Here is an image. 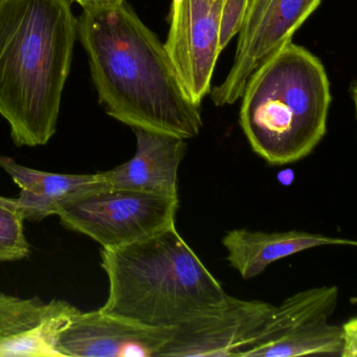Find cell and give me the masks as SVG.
<instances>
[{
  "mask_svg": "<svg viewBox=\"0 0 357 357\" xmlns=\"http://www.w3.org/2000/svg\"><path fill=\"white\" fill-rule=\"evenodd\" d=\"M0 168L20 188L17 198L26 220H43L72 196L103 188L99 173L60 174L28 168L10 156L0 155Z\"/></svg>",
  "mask_w": 357,
  "mask_h": 357,
  "instance_id": "cell-13",
  "label": "cell"
},
{
  "mask_svg": "<svg viewBox=\"0 0 357 357\" xmlns=\"http://www.w3.org/2000/svg\"><path fill=\"white\" fill-rule=\"evenodd\" d=\"M328 319L329 317H317L305 321L271 342L248 349L240 357L340 356L342 326L332 325Z\"/></svg>",
  "mask_w": 357,
  "mask_h": 357,
  "instance_id": "cell-15",
  "label": "cell"
},
{
  "mask_svg": "<svg viewBox=\"0 0 357 357\" xmlns=\"http://www.w3.org/2000/svg\"><path fill=\"white\" fill-rule=\"evenodd\" d=\"M241 98L242 130L268 164L298 162L325 137L332 100L325 66L292 40L259 64Z\"/></svg>",
  "mask_w": 357,
  "mask_h": 357,
  "instance_id": "cell-4",
  "label": "cell"
},
{
  "mask_svg": "<svg viewBox=\"0 0 357 357\" xmlns=\"http://www.w3.org/2000/svg\"><path fill=\"white\" fill-rule=\"evenodd\" d=\"M319 6L315 0H273L250 40L236 50L227 78L213 91L215 105H231L239 100L248 78L259 64L291 40L294 32Z\"/></svg>",
  "mask_w": 357,
  "mask_h": 357,
  "instance_id": "cell-10",
  "label": "cell"
},
{
  "mask_svg": "<svg viewBox=\"0 0 357 357\" xmlns=\"http://www.w3.org/2000/svg\"><path fill=\"white\" fill-rule=\"evenodd\" d=\"M315 1H317V3H321V0H315Z\"/></svg>",
  "mask_w": 357,
  "mask_h": 357,
  "instance_id": "cell-21",
  "label": "cell"
},
{
  "mask_svg": "<svg viewBox=\"0 0 357 357\" xmlns=\"http://www.w3.org/2000/svg\"><path fill=\"white\" fill-rule=\"evenodd\" d=\"M222 0H172L165 47L187 95L200 106L210 93L219 54Z\"/></svg>",
  "mask_w": 357,
  "mask_h": 357,
  "instance_id": "cell-6",
  "label": "cell"
},
{
  "mask_svg": "<svg viewBox=\"0 0 357 357\" xmlns=\"http://www.w3.org/2000/svg\"><path fill=\"white\" fill-rule=\"evenodd\" d=\"M178 196L100 188L72 196L56 211L62 225L105 250L147 239L174 227Z\"/></svg>",
  "mask_w": 357,
  "mask_h": 357,
  "instance_id": "cell-5",
  "label": "cell"
},
{
  "mask_svg": "<svg viewBox=\"0 0 357 357\" xmlns=\"http://www.w3.org/2000/svg\"><path fill=\"white\" fill-rule=\"evenodd\" d=\"M77 26L68 0H0V114L17 147L55 135Z\"/></svg>",
  "mask_w": 357,
  "mask_h": 357,
  "instance_id": "cell-2",
  "label": "cell"
},
{
  "mask_svg": "<svg viewBox=\"0 0 357 357\" xmlns=\"http://www.w3.org/2000/svg\"><path fill=\"white\" fill-rule=\"evenodd\" d=\"M79 311L66 301L45 303L0 292V357H60L58 335Z\"/></svg>",
  "mask_w": 357,
  "mask_h": 357,
  "instance_id": "cell-9",
  "label": "cell"
},
{
  "mask_svg": "<svg viewBox=\"0 0 357 357\" xmlns=\"http://www.w3.org/2000/svg\"><path fill=\"white\" fill-rule=\"evenodd\" d=\"M273 308L263 301L229 296L215 308L175 327L158 357H238Z\"/></svg>",
  "mask_w": 357,
  "mask_h": 357,
  "instance_id": "cell-7",
  "label": "cell"
},
{
  "mask_svg": "<svg viewBox=\"0 0 357 357\" xmlns=\"http://www.w3.org/2000/svg\"><path fill=\"white\" fill-rule=\"evenodd\" d=\"M273 0H250L248 13L244 20L243 28L248 32H252L264 16Z\"/></svg>",
  "mask_w": 357,
  "mask_h": 357,
  "instance_id": "cell-19",
  "label": "cell"
},
{
  "mask_svg": "<svg viewBox=\"0 0 357 357\" xmlns=\"http://www.w3.org/2000/svg\"><path fill=\"white\" fill-rule=\"evenodd\" d=\"M250 0H222L219 20V51L222 52L241 31Z\"/></svg>",
  "mask_w": 357,
  "mask_h": 357,
  "instance_id": "cell-17",
  "label": "cell"
},
{
  "mask_svg": "<svg viewBox=\"0 0 357 357\" xmlns=\"http://www.w3.org/2000/svg\"><path fill=\"white\" fill-rule=\"evenodd\" d=\"M175 327H151L103 310L81 312L56 342L60 356L158 357Z\"/></svg>",
  "mask_w": 357,
  "mask_h": 357,
  "instance_id": "cell-8",
  "label": "cell"
},
{
  "mask_svg": "<svg viewBox=\"0 0 357 357\" xmlns=\"http://www.w3.org/2000/svg\"><path fill=\"white\" fill-rule=\"evenodd\" d=\"M342 347L340 357L357 356V319L347 321L342 325Z\"/></svg>",
  "mask_w": 357,
  "mask_h": 357,
  "instance_id": "cell-18",
  "label": "cell"
},
{
  "mask_svg": "<svg viewBox=\"0 0 357 357\" xmlns=\"http://www.w3.org/2000/svg\"><path fill=\"white\" fill-rule=\"evenodd\" d=\"M222 244L227 252V262L246 280L258 277L271 263L303 250L321 246L357 245L354 240L296 229L266 233L245 229L227 231Z\"/></svg>",
  "mask_w": 357,
  "mask_h": 357,
  "instance_id": "cell-12",
  "label": "cell"
},
{
  "mask_svg": "<svg viewBox=\"0 0 357 357\" xmlns=\"http://www.w3.org/2000/svg\"><path fill=\"white\" fill-rule=\"evenodd\" d=\"M77 31L110 116L183 139L199 135L200 106L183 89L164 43L125 0L84 8Z\"/></svg>",
  "mask_w": 357,
  "mask_h": 357,
  "instance_id": "cell-1",
  "label": "cell"
},
{
  "mask_svg": "<svg viewBox=\"0 0 357 357\" xmlns=\"http://www.w3.org/2000/svg\"><path fill=\"white\" fill-rule=\"evenodd\" d=\"M24 220L17 198L0 196V262L22 260L30 255Z\"/></svg>",
  "mask_w": 357,
  "mask_h": 357,
  "instance_id": "cell-16",
  "label": "cell"
},
{
  "mask_svg": "<svg viewBox=\"0 0 357 357\" xmlns=\"http://www.w3.org/2000/svg\"><path fill=\"white\" fill-rule=\"evenodd\" d=\"M338 294L336 286H321L296 292L279 306H273L263 327L238 357L248 349L283 335L300 324L317 317H331L337 306Z\"/></svg>",
  "mask_w": 357,
  "mask_h": 357,
  "instance_id": "cell-14",
  "label": "cell"
},
{
  "mask_svg": "<svg viewBox=\"0 0 357 357\" xmlns=\"http://www.w3.org/2000/svg\"><path fill=\"white\" fill-rule=\"evenodd\" d=\"M108 296L101 310L151 327H177L229 294L176 227L101 250Z\"/></svg>",
  "mask_w": 357,
  "mask_h": 357,
  "instance_id": "cell-3",
  "label": "cell"
},
{
  "mask_svg": "<svg viewBox=\"0 0 357 357\" xmlns=\"http://www.w3.org/2000/svg\"><path fill=\"white\" fill-rule=\"evenodd\" d=\"M133 130L137 137L135 156L112 170L99 172L103 188L178 196L177 175L187 152L185 139L143 129Z\"/></svg>",
  "mask_w": 357,
  "mask_h": 357,
  "instance_id": "cell-11",
  "label": "cell"
},
{
  "mask_svg": "<svg viewBox=\"0 0 357 357\" xmlns=\"http://www.w3.org/2000/svg\"><path fill=\"white\" fill-rule=\"evenodd\" d=\"M74 1H77V3L82 6L83 9H84V8L96 7V6L116 3V1H121V0H74Z\"/></svg>",
  "mask_w": 357,
  "mask_h": 357,
  "instance_id": "cell-20",
  "label": "cell"
}]
</instances>
